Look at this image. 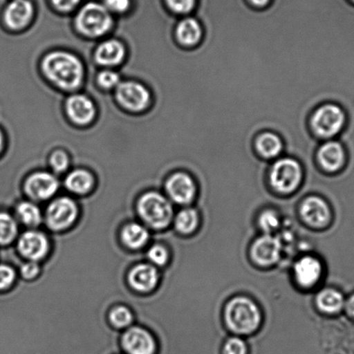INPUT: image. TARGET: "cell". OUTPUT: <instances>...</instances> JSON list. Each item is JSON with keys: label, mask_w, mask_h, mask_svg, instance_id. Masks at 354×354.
Masks as SVG:
<instances>
[{"label": "cell", "mask_w": 354, "mask_h": 354, "mask_svg": "<svg viewBox=\"0 0 354 354\" xmlns=\"http://www.w3.org/2000/svg\"><path fill=\"white\" fill-rule=\"evenodd\" d=\"M40 272L39 264L33 261L24 263L20 268V273H21L24 279L32 280L37 277Z\"/></svg>", "instance_id": "obj_37"}, {"label": "cell", "mask_w": 354, "mask_h": 354, "mask_svg": "<svg viewBox=\"0 0 354 354\" xmlns=\"http://www.w3.org/2000/svg\"><path fill=\"white\" fill-rule=\"evenodd\" d=\"M123 348L128 354H154L156 340L147 330L140 326H133L123 335Z\"/></svg>", "instance_id": "obj_14"}, {"label": "cell", "mask_w": 354, "mask_h": 354, "mask_svg": "<svg viewBox=\"0 0 354 354\" xmlns=\"http://www.w3.org/2000/svg\"><path fill=\"white\" fill-rule=\"evenodd\" d=\"M116 98L123 108L129 111L139 112L149 106L151 95L142 84L136 82H126L117 87Z\"/></svg>", "instance_id": "obj_10"}, {"label": "cell", "mask_w": 354, "mask_h": 354, "mask_svg": "<svg viewBox=\"0 0 354 354\" xmlns=\"http://www.w3.org/2000/svg\"><path fill=\"white\" fill-rule=\"evenodd\" d=\"M77 26L86 36L100 37L111 28L112 18L104 6L88 3L78 13Z\"/></svg>", "instance_id": "obj_6"}, {"label": "cell", "mask_w": 354, "mask_h": 354, "mask_svg": "<svg viewBox=\"0 0 354 354\" xmlns=\"http://www.w3.org/2000/svg\"><path fill=\"white\" fill-rule=\"evenodd\" d=\"M348 1L351 3V4L354 6V0H348Z\"/></svg>", "instance_id": "obj_43"}, {"label": "cell", "mask_w": 354, "mask_h": 354, "mask_svg": "<svg viewBox=\"0 0 354 354\" xmlns=\"http://www.w3.org/2000/svg\"><path fill=\"white\" fill-rule=\"evenodd\" d=\"M66 109L70 118L79 125L88 124L95 115L94 103L87 96L82 95H75L68 98Z\"/></svg>", "instance_id": "obj_19"}, {"label": "cell", "mask_w": 354, "mask_h": 354, "mask_svg": "<svg viewBox=\"0 0 354 354\" xmlns=\"http://www.w3.org/2000/svg\"><path fill=\"white\" fill-rule=\"evenodd\" d=\"M315 161L322 173L328 175L342 173L347 162L345 147L338 139L322 142L316 150Z\"/></svg>", "instance_id": "obj_7"}, {"label": "cell", "mask_w": 354, "mask_h": 354, "mask_svg": "<svg viewBox=\"0 0 354 354\" xmlns=\"http://www.w3.org/2000/svg\"><path fill=\"white\" fill-rule=\"evenodd\" d=\"M160 276L156 268L151 264L140 263L129 273L128 281L133 290L147 293L156 287Z\"/></svg>", "instance_id": "obj_17"}, {"label": "cell", "mask_w": 354, "mask_h": 354, "mask_svg": "<svg viewBox=\"0 0 354 354\" xmlns=\"http://www.w3.org/2000/svg\"><path fill=\"white\" fill-rule=\"evenodd\" d=\"M229 328L240 335H248L259 328L261 314L255 302L247 297L232 299L225 308Z\"/></svg>", "instance_id": "obj_4"}, {"label": "cell", "mask_w": 354, "mask_h": 354, "mask_svg": "<svg viewBox=\"0 0 354 354\" xmlns=\"http://www.w3.org/2000/svg\"><path fill=\"white\" fill-rule=\"evenodd\" d=\"M3 142H4V140H3L2 133L0 131V152H1L2 150Z\"/></svg>", "instance_id": "obj_42"}, {"label": "cell", "mask_w": 354, "mask_h": 354, "mask_svg": "<svg viewBox=\"0 0 354 354\" xmlns=\"http://www.w3.org/2000/svg\"><path fill=\"white\" fill-rule=\"evenodd\" d=\"M316 302H317L318 308L322 311L329 313V314L342 310L344 304H345L343 295L339 291L332 290V288H326V290H322L318 295Z\"/></svg>", "instance_id": "obj_25"}, {"label": "cell", "mask_w": 354, "mask_h": 354, "mask_svg": "<svg viewBox=\"0 0 354 354\" xmlns=\"http://www.w3.org/2000/svg\"><path fill=\"white\" fill-rule=\"evenodd\" d=\"M125 57V48L117 40H108L98 47L95 53L97 63L105 66H115L121 64Z\"/></svg>", "instance_id": "obj_22"}, {"label": "cell", "mask_w": 354, "mask_h": 354, "mask_svg": "<svg viewBox=\"0 0 354 354\" xmlns=\"http://www.w3.org/2000/svg\"><path fill=\"white\" fill-rule=\"evenodd\" d=\"M304 169L294 157L283 156L270 163L267 183L278 194H293L304 182Z\"/></svg>", "instance_id": "obj_3"}, {"label": "cell", "mask_w": 354, "mask_h": 354, "mask_svg": "<svg viewBox=\"0 0 354 354\" xmlns=\"http://www.w3.org/2000/svg\"><path fill=\"white\" fill-rule=\"evenodd\" d=\"M347 122L346 113L339 104L325 102L313 110L309 117V129L319 142L338 139Z\"/></svg>", "instance_id": "obj_2"}, {"label": "cell", "mask_w": 354, "mask_h": 354, "mask_svg": "<svg viewBox=\"0 0 354 354\" xmlns=\"http://www.w3.org/2000/svg\"><path fill=\"white\" fill-rule=\"evenodd\" d=\"M174 34L178 46L192 50L202 43L205 30L201 22L194 15H190L178 19Z\"/></svg>", "instance_id": "obj_11"}, {"label": "cell", "mask_w": 354, "mask_h": 354, "mask_svg": "<svg viewBox=\"0 0 354 354\" xmlns=\"http://www.w3.org/2000/svg\"><path fill=\"white\" fill-rule=\"evenodd\" d=\"M140 218L154 230H162L170 225L174 216L173 206L165 196L150 192L140 197L137 204Z\"/></svg>", "instance_id": "obj_5"}, {"label": "cell", "mask_w": 354, "mask_h": 354, "mask_svg": "<svg viewBox=\"0 0 354 354\" xmlns=\"http://www.w3.org/2000/svg\"><path fill=\"white\" fill-rule=\"evenodd\" d=\"M53 2L60 11L68 12L73 9L80 2V0H53Z\"/></svg>", "instance_id": "obj_39"}, {"label": "cell", "mask_w": 354, "mask_h": 354, "mask_svg": "<svg viewBox=\"0 0 354 354\" xmlns=\"http://www.w3.org/2000/svg\"><path fill=\"white\" fill-rule=\"evenodd\" d=\"M300 212L304 221L316 228L325 226L329 222L328 205L318 196H309L305 198L301 203Z\"/></svg>", "instance_id": "obj_16"}, {"label": "cell", "mask_w": 354, "mask_h": 354, "mask_svg": "<svg viewBox=\"0 0 354 354\" xmlns=\"http://www.w3.org/2000/svg\"><path fill=\"white\" fill-rule=\"evenodd\" d=\"M98 84L104 88H112L120 84V75L111 71H103L98 75Z\"/></svg>", "instance_id": "obj_35"}, {"label": "cell", "mask_w": 354, "mask_h": 354, "mask_svg": "<svg viewBox=\"0 0 354 354\" xmlns=\"http://www.w3.org/2000/svg\"><path fill=\"white\" fill-rule=\"evenodd\" d=\"M15 279L16 273L11 266L0 264V291L8 290Z\"/></svg>", "instance_id": "obj_33"}, {"label": "cell", "mask_w": 354, "mask_h": 354, "mask_svg": "<svg viewBox=\"0 0 354 354\" xmlns=\"http://www.w3.org/2000/svg\"><path fill=\"white\" fill-rule=\"evenodd\" d=\"M59 183L53 174L37 173L30 175L26 182L27 195L36 201H46L56 194Z\"/></svg>", "instance_id": "obj_15"}, {"label": "cell", "mask_w": 354, "mask_h": 354, "mask_svg": "<svg viewBox=\"0 0 354 354\" xmlns=\"http://www.w3.org/2000/svg\"><path fill=\"white\" fill-rule=\"evenodd\" d=\"M94 180L87 171L77 170L72 171L65 180V185L68 191L79 195L87 194L91 192Z\"/></svg>", "instance_id": "obj_24"}, {"label": "cell", "mask_w": 354, "mask_h": 354, "mask_svg": "<svg viewBox=\"0 0 354 354\" xmlns=\"http://www.w3.org/2000/svg\"><path fill=\"white\" fill-rule=\"evenodd\" d=\"M43 71L48 79L65 91L80 87L84 80V66L74 55L56 51L43 61Z\"/></svg>", "instance_id": "obj_1"}, {"label": "cell", "mask_w": 354, "mask_h": 354, "mask_svg": "<svg viewBox=\"0 0 354 354\" xmlns=\"http://www.w3.org/2000/svg\"><path fill=\"white\" fill-rule=\"evenodd\" d=\"M198 212L194 209H184L178 213L175 218V226L180 233L190 234L197 228Z\"/></svg>", "instance_id": "obj_28"}, {"label": "cell", "mask_w": 354, "mask_h": 354, "mask_svg": "<svg viewBox=\"0 0 354 354\" xmlns=\"http://www.w3.org/2000/svg\"><path fill=\"white\" fill-rule=\"evenodd\" d=\"M50 162L54 171H56L57 173H63L67 169L70 160L64 151H56L51 154Z\"/></svg>", "instance_id": "obj_34"}, {"label": "cell", "mask_w": 354, "mask_h": 354, "mask_svg": "<svg viewBox=\"0 0 354 354\" xmlns=\"http://www.w3.org/2000/svg\"><path fill=\"white\" fill-rule=\"evenodd\" d=\"M223 351L225 354H246L247 347L241 339L233 337L227 340Z\"/></svg>", "instance_id": "obj_36"}, {"label": "cell", "mask_w": 354, "mask_h": 354, "mask_svg": "<svg viewBox=\"0 0 354 354\" xmlns=\"http://www.w3.org/2000/svg\"><path fill=\"white\" fill-rule=\"evenodd\" d=\"M133 319V313L124 306H118L109 313V321L117 328H124L131 324Z\"/></svg>", "instance_id": "obj_29"}, {"label": "cell", "mask_w": 354, "mask_h": 354, "mask_svg": "<svg viewBox=\"0 0 354 354\" xmlns=\"http://www.w3.org/2000/svg\"><path fill=\"white\" fill-rule=\"evenodd\" d=\"M104 6L108 11L124 12L129 8L130 0H105Z\"/></svg>", "instance_id": "obj_38"}, {"label": "cell", "mask_w": 354, "mask_h": 354, "mask_svg": "<svg viewBox=\"0 0 354 354\" xmlns=\"http://www.w3.org/2000/svg\"><path fill=\"white\" fill-rule=\"evenodd\" d=\"M149 233L145 227L137 223H130L122 230L123 243L131 250H139L147 245Z\"/></svg>", "instance_id": "obj_23"}, {"label": "cell", "mask_w": 354, "mask_h": 354, "mask_svg": "<svg viewBox=\"0 0 354 354\" xmlns=\"http://www.w3.org/2000/svg\"><path fill=\"white\" fill-rule=\"evenodd\" d=\"M33 12V6L29 0H13L6 10V25L12 29L24 28L32 19Z\"/></svg>", "instance_id": "obj_21"}, {"label": "cell", "mask_w": 354, "mask_h": 354, "mask_svg": "<svg viewBox=\"0 0 354 354\" xmlns=\"http://www.w3.org/2000/svg\"><path fill=\"white\" fill-rule=\"evenodd\" d=\"M167 8L175 15L187 17L194 15L198 0H166Z\"/></svg>", "instance_id": "obj_30"}, {"label": "cell", "mask_w": 354, "mask_h": 354, "mask_svg": "<svg viewBox=\"0 0 354 354\" xmlns=\"http://www.w3.org/2000/svg\"><path fill=\"white\" fill-rule=\"evenodd\" d=\"M346 309L348 314L354 318V295L347 301Z\"/></svg>", "instance_id": "obj_41"}, {"label": "cell", "mask_w": 354, "mask_h": 354, "mask_svg": "<svg viewBox=\"0 0 354 354\" xmlns=\"http://www.w3.org/2000/svg\"><path fill=\"white\" fill-rule=\"evenodd\" d=\"M259 225L264 232H274L280 225L279 216L273 211L264 212L260 216Z\"/></svg>", "instance_id": "obj_31"}, {"label": "cell", "mask_w": 354, "mask_h": 354, "mask_svg": "<svg viewBox=\"0 0 354 354\" xmlns=\"http://www.w3.org/2000/svg\"><path fill=\"white\" fill-rule=\"evenodd\" d=\"M166 192L171 201L187 205L197 196L198 185L194 176L185 171H175L166 181Z\"/></svg>", "instance_id": "obj_8"}, {"label": "cell", "mask_w": 354, "mask_h": 354, "mask_svg": "<svg viewBox=\"0 0 354 354\" xmlns=\"http://www.w3.org/2000/svg\"><path fill=\"white\" fill-rule=\"evenodd\" d=\"M19 232L18 223L11 215L0 212V245H8L15 239Z\"/></svg>", "instance_id": "obj_27"}, {"label": "cell", "mask_w": 354, "mask_h": 354, "mask_svg": "<svg viewBox=\"0 0 354 354\" xmlns=\"http://www.w3.org/2000/svg\"><path fill=\"white\" fill-rule=\"evenodd\" d=\"M18 250L24 257L37 262L44 259L49 253V240L44 234L30 230L20 236Z\"/></svg>", "instance_id": "obj_12"}, {"label": "cell", "mask_w": 354, "mask_h": 354, "mask_svg": "<svg viewBox=\"0 0 354 354\" xmlns=\"http://www.w3.org/2000/svg\"><path fill=\"white\" fill-rule=\"evenodd\" d=\"M281 245L279 240L271 235L261 236L253 243L252 255L261 266H270L279 259Z\"/></svg>", "instance_id": "obj_18"}, {"label": "cell", "mask_w": 354, "mask_h": 354, "mask_svg": "<svg viewBox=\"0 0 354 354\" xmlns=\"http://www.w3.org/2000/svg\"><path fill=\"white\" fill-rule=\"evenodd\" d=\"M254 150L260 159L271 163L285 156V144L277 133L266 130L254 140Z\"/></svg>", "instance_id": "obj_13"}, {"label": "cell", "mask_w": 354, "mask_h": 354, "mask_svg": "<svg viewBox=\"0 0 354 354\" xmlns=\"http://www.w3.org/2000/svg\"><path fill=\"white\" fill-rule=\"evenodd\" d=\"M78 208L71 198L63 197L50 203L46 209V223L50 230L61 232L73 225L77 218Z\"/></svg>", "instance_id": "obj_9"}, {"label": "cell", "mask_w": 354, "mask_h": 354, "mask_svg": "<svg viewBox=\"0 0 354 354\" xmlns=\"http://www.w3.org/2000/svg\"><path fill=\"white\" fill-rule=\"evenodd\" d=\"M147 257L154 266H164L168 261V252L164 246L156 245L147 252Z\"/></svg>", "instance_id": "obj_32"}, {"label": "cell", "mask_w": 354, "mask_h": 354, "mask_svg": "<svg viewBox=\"0 0 354 354\" xmlns=\"http://www.w3.org/2000/svg\"><path fill=\"white\" fill-rule=\"evenodd\" d=\"M294 272L299 284L304 287H311L321 278L322 267L317 259L307 256L295 263Z\"/></svg>", "instance_id": "obj_20"}, {"label": "cell", "mask_w": 354, "mask_h": 354, "mask_svg": "<svg viewBox=\"0 0 354 354\" xmlns=\"http://www.w3.org/2000/svg\"><path fill=\"white\" fill-rule=\"evenodd\" d=\"M250 6L257 10H263L269 8L272 0H246Z\"/></svg>", "instance_id": "obj_40"}, {"label": "cell", "mask_w": 354, "mask_h": 354, "mask_svg": "<svg viewBox=\"0 0 354 354\" xmlns=\"http://www.w3.org/2000/svg\"><path fill=\"white\" fill-rule=\"evenodd\" d=\"M17 214L24 225L30 227L39 225L42 222V213L36 205L30 202H22L17 207Z\"/></svg>", "instance_id": "obj_26"}]
</instances>
